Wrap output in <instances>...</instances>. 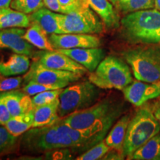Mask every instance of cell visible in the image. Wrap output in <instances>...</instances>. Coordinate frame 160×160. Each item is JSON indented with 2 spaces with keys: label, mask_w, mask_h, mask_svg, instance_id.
<instances>
[{
  "label": "cell",
  "mask_w": 160,
  "mask_h": 160,
  "mask_svg": "<svg viewBox=\"0 0 160 160\" xmlns=\"http://www.w3.org/2000/svg\"><path fill=\"white\" fill-rule=\"evenodd\" d=\"M121 34L128 42L160 44V11L147 9L126 14L120 20Z\"/></svg>",
  "instance_id": "cell-1"
},
{
  "label": "cell",
  "mask_w": 160,
  "mask_h": 160,
  "mask_svg": "<svg viewBox=\"0 0 160 160\" xmlns=\"http://www.w3.org/2000/svg\"><path fill=\"white\" fill-rule=\"evenodd\" d=\"M159 132L160 124L151 106L145 104L142 105L130 120L123 144V157L129 159L136 151Z\"/></svg>",
  "instance_id": "cell-2"
},
{
  "label": "cell",
  "mask_w": 160,
  "mask_h": 160,
  "mask_svg": "<svg viewBox=\"0 0 160 160\" xmlns=\"http://www.w3.org/2000/svg\"><path fill=\"white\" fill-rule=\"evenodd\" d=\"M137 80L149 83L160 81V47L139 46L122 53Z\"/></svg>",
  "instance_id": "cell-3"
},
{
  "label": "cell",
  "mask_w": 160,
  "mask_h": 160,
  "mask_svg": "<svg viewBox=\"0 0 160 160\" xmlns=\"http://www.w3.org/2000/svg\"><path fill=\"white\" fill-rule=\"evenodd\" d=\"M122 113V104L108 98L61 119L72 128L85 129L110 120L117 121Z\"/></svg>",
  "instance_id": "cell-4"
},
{
  "label": "cell",
  "mask_w": 160,
  "mask_h": 160,
  "mask_svg": "<svg viewBox=\"0 0 160 160\" xmlns=\"http://www.w3.org/2000/svg\"><path fill=\"white\" fill-rule=\"evenodd\" d=\"M90 82L99 88L122 91L133 82L131 70L122 59L114 56L105 57L89 75Z\"/></svg>",
  "instance_id": "cell-5"
},
{
  "label": "cell",
  "mask_w": 160,
  "mask_h": 160,
  "mask_svg": "<svg viewBox=\"0 0 160 160\" xmlns=\"http://www.w3.org/2000/svg\"><path fill=\"white\" fill-rule=\"evenodd\" d=\"M57 16L62 33L99 34L104 31L102 21L85 0H79L77 7L69 13H58Z\"/></svg>",
  "instance_id": "cell-6"
},
{
  "label": "cell",
  "mask_w": 160,
  "mask_h": 160,
  "mask_svg": "<svg viewBox=\"0 0 160 160\" xmlns=\"http://www.w3.org/2000/svg\"><path fill=\"white\" fill-rule=\"evenodd\" d=\"M99 96V88L89 80L65 88L59 96V117L62 119L73 112L87 108L93 105Z\"/></svg>",
  "instance_id": "cell-7"
},
{
  "label": "cell",
  "mask_w": 160,
  "mask_h": 160,
  "mask_svg": "<svg viewBox=\"0 0 160 160\" xmlns=\"http://www.w3.org/2000/svg\"><path fill=\"white\" fill-rule=\"evenodd\" d=\"M22 145L31 152H45L64 148L61 136L55 124L32 128L23 133Z\"/></svg>",
  "instance_id": "cell-8"
},
{
  "label": "cell",
  "mask_w": 160,
  "mask_h": 160,
  "mask_svg": "<svg viewBox=\"0 0 160 160\" xmlns=\"http://www.w3.org/2000/svg\"><path fill=\"white\" fill-rule=\"evenodd\" d=\"M82 76V75L74 72L48 68L34 61L24 76L23 79L25 83L28 82H37L52 86L56 89H61L72 82L78 81Z\"/></svg>",
  "instance_id": "cell-9"
},
{
  "label": "cell",
  "mask_w": 160,
  "mask_h": 160,
  "mask_svg": "<svg viewBox=\"0 0 160 160\" xmlns=\"http://www.w3.org/2000/svg\"><path fill=\"white\" fill-rule=\"evenodd\" d=\"M34 57L39 65L48 68L71 71L82 75L88 71L82 65L57 50L37 52Z\"/></svg>",
  "instance_id": "cell-10"
},
{
  "label": "cell",
  "mask_w": 160,
  "mask_h": 160,
  "mask_svg": "<svg viewBox=\"0 0 160 160\" xmlns=\"http://www.w3.org/2000/svg\"><path fill=\"white\" fill-rule=\"evenodd\" d=\"M49 39L55 50L98 48L101 45L99 37L85 33H53Z\"/></svg>",
  "instance_id": "cell-11"
},
{
  "label": "cell",
  "mask_w": 160,
  "mask_h": 160,
  "mask_svg": "<svg viewBox=\"0 0 160 160\" xmlns=\"http://www.w3.org/2000/svg\"><path fill=\"white\" fill-rule=\"evenodd\" d=\"M124 97L136 107L142 105L149 100L160 97V88L157 83L142 81H133L122 90Z\"/></svg>",
  "instance_id": "cell-12"
},
{
  "label": "cell",
  "mask_w": 160,
  "mask_h": 160,
  "mask_svg": "<svg viewBox=\"0 0 160 160\" xmlns=\"http://www.w3.org/2000/svg\"><path fill=\"white\" fill-rule=\"evenodd\" d=\"M23 28H10L0 30V49H10L15 53L32 57L33 45L23 38Z\"/></svg>",
  "instance_id": "cell-13"
},
{
  "label": "cell",
  "mask_w": 160,
  "mask_h": 160,
  "mask_svg": "<svg viewBox=\"0 0 160 160\" xmlns=\"http://www.w3.org/2000/svg\"><path fill=\"white\" fill-rule=\"evenodd\" d=\"M61 52L71 58L89 72L94 71L99 63L105 59V53L103 49L98 48H85L59 49Z\"/></svg>",
  "instance_id": "cell-14"
},
{
  "label": "cell",
  "mask_w": 160,
  "mask_h": 160,
  "mask_svg": "<svg viewBox=\"0 0 160 160\" xmlns=\"http://www.w3.org/2000/svg\"><path fill=\"white\" fill-rule=\"evenodd\" d=\"M0 97L5 102L11 117L23 114L33 109L32 98L20 91H13L0 93Z\"/></svg>",
  "instance_id": "cell-15"
},
{
  "label": "cell",
  "mask_w": 160,
  "mask_h": 160,
  "mask_svg": "<svg viewBox=\"0 0 160 160\" xmlns=\"http://www.w3.org/2000/svg\"><path fill=\"white\" fill-rule=\"evenodd\" d=\"M91 8L99 16L105 27L108 29L118 28L120 18L110 0H85Z\"/></svg>",
  "instance_id": "cell-16"
},
{
  "label": "cell",
  "mask_w": 160,
  "mask_h": 160,
  "mask_svg": "<svg viewBox=\"0 0 160 160\" xmlns=\"http://www.w3.org/2000/svg\"><path fill=\"white\" fill-rule=\"evenodd\" d=\"M59 106V99L58 97L51 102L33 108V128L52 125L57 122L61 119L58 113Z\"/></svg>",
  "instance_id": "cell-17"
},
{
  "label": "cell",
  "mask_w": 160,
  "mask_h": 160,
  "mask_svg": "<svg viewBox=\"0 0 160 160\" xmlns=\"http://www.w3.org/2000/svg\"><path fill=\"white\" fill-rule=\"evenodd\" d=\"M58 13L48 8H42L29 15L31 22H35L45 31L48 34L62 33L60 28Z\"/></svg>",
  "instance_id": "cell-18"
},
{
  "label": "cell",
  "mask_w": 160,
  "mask_h": 160,
  "mask_svg": "<svg viewBox=\"0 0 160 160\" xmlns=\"http://www.w3.org/2000/svg\"><path fill=\"white\" fill-rule=\"evenodd\" d=\"M130 120H131V117L129 115L122 117L113 126L105 139V143L110 147V148L118 151L122 155L124 141L125 139L126 132Z\"/></svg>",
  "instance_id": "cell-19"
},
{
  "label": "cell",
  "mask_w": 160,
  "mask_h": 160,
  "mask_svg": "<svg viewBox=\"0 0 160 160\" xmlns=\"http://www.w3.org/2000/svg\"><path fill=\"white\" fill-rule=\"evenodd\" d=\"M30 67L31 62L28 56L14 53L7 61L0 62V75L10 77L24 74L27 73Z\"/></svg>",
  "instance_id": "cell-20"
},
{
  "label": "cell",
  "mask_w": 160,
  "mask_h": 160,
  "mask_svg": "<svg viewBox=\"0 0 160 160\" xmlns=\"http://www.w3.org/2000/svg\"><path fill=\"white\" fill-rule=\"evenodd\" d=\"M31 24L29 16L13 8H0V30L10 28H27Z\"/></svg>",
  "instance_id": "cell-21"
},
{
  "label": "cell",
  "mask_w": 160,
  "mask_h": 160,
  "mask_svg": "<svg viewBox=\"0 0 160 160\" xmlns=\"http://www.w3.org/2000/svg\"><path fill=\"white\" fill-rule=\"evenodd\" d=\"M47 34L38 24L31 22L29 28L23 35V38L39 49L43 51H54L55 49L52 46Z\"/></svg>",
  "instance_id": "cell-22"
},
{
  "label": "cell",
  "mask_w": 160,
  "mask_h": 160,
  "mask_svg": "<svg viewBox=\"0 0 160 160\" xmlns=\"http://www.w3.org/2000/svg\"><path fill=\"white\" fill-rule=\"evenodd\" d=\"M33 125V112L32 110L23 114L12 117L4 126L12 135L18 137L32 128Z\"/></svg>",
  "instance_id": "cell-23"
},
{
  "label": "cell",
  "mask_w": 160,
  "mask_h": 160,
  "mask_svg": "<svg viewBox=\"0 0 160 160\" xmlns=\"http://www.w3.org/2000/svg\"><path fill=\"white\" fill-rule=\"evenodd\" d=\"M129 159L160 160V132L136 151Z\"/></svg>",
  "instance_id": "cell-24"
},
{
  "label": "cell",
  "mask_w": 160,
  "mask_h": 160,
  "mask_svg": "<svg viewBox=\"0 0 160 160\" xmlns=\"http://www.w3.org/2000/svg\"><path fill=\"white\" fill-rule=\"evenodd\" d=\"M116 10L123 14L154 8V0H110Z\"/></svg>",
  "instance_id": "cell-25"
},
{
  "label": "cell",
  "mask_w": 160,
  "mask_h": 160,
  "mask_svg": "<svg viewBox=\"0 0 160 160\" xmlns=\"http://www.w3.org/2000/svg\"><path fill=\"white\" fill-rule=\"evenodd\" d=\"M43 0H12L11 8L25 14H31L43 8Z\"/></svg>",
  "instance_id": "cell-26"
},
{
  "label": "cell",
  "mask_w": 160,
  "mask_h": 160,
  "mask_svg": "<svg viewBox=\"0 0 160 160\" xmlns=\"http://www.w3.org/2000/svg\"><path fill=\"white\" fill-rule=\"evenodd\" d=\"M110 147L107 145L105 140H102L97 145L84 152L82 154L77 158V160H96L100 159L107 154L110 151Z\"/></svg>",
  "instance_id": "cell-27"
},
{
  "label": "cell",
  "mask_w": 160,
  "mask_h": 160,
  "mask_svg": "<svg viewBox=\"0 0 160 160\" xmlns=\"http://www.w3.org/2000/svg\"><path fill=\"white\" fill-rule=\"evenodd\" d=\"M62 89L63 88L49 90V91L41 92V93L34 95L33 97L32 98L33 108L51 102L52 101H53V100L59 97L60 93L62 91Z\"/></svg>",
  "instance_id": "cell-28"
},
{
  "label": "cell",
  "mask_w": 160,
  "mask_h": 160,
  "mask_svg": "<svg viewBox=\"0 0 160 160\" xmlns=\"http://www.w3.org/2000/svg\"><path fill=\"white\" fill-rule=\"evenodd\" d=\"M17 137L12 135L4 125H0V153L8 150L16 143Z\"/></svg>",
  "instance_id": "cell-29"
},
{
  "label": "cell",
  "mask_w": 160,
  "mask_h": 160,
  "mask_svg": "<svg viewBox=\"0 0 160 160\" xmlns=\"http://www.w3.org/2000/svg\"><path fill=\"white\" fill-rule=\"evenodd\" d=\"M23 77H8L0 80V93L11 91L19 88L23 81Z\"/></svg>",
  "instance_id": "cell-30"
},
{
  "label": "cell",
  "mask_w": 160,
  "mask_h": 160,
  "mask_svg": "<svg viewBox=\"0 0 160 160\" xmlns=\"http://www.w3.org/2000/svg\"><path fill=\"white\" fill-rule=\"evenodd\" d=\"M49 90H57L55 88L52 86L46 85L44 84H41L37 82H28L25 83V87L23 88L22 91L25 92L29 96H34L41 92L49 91Z\"/></svg>",
  "instance_id": "cell-31"
},
{
  "label": "cell",
  "mask_w": 160,
  "mask_h": 160,
  "mask_svg": "<svg viewBox=\"0 0 160 160\" xmlns=\"http://www.w3.org/2000/svg\"><path fill=\"white\" fill-rule=\"evenodd\" d=\"M11 118V113L8 109L5 102L0 97V125H5Z\"/></svg>",
  "instance_id": "cell-32"
},
{
  "label": "cell",
  "mask_w": 160,
  "mask_h": 160,
  "mask_svg": "<svg viewBox=\"0 0 160 160\" xmlns=\"http://www.w3.org/2000/svg\"><path fill=\"white\" fill-rule=\"evenodd\" d=\"M44 6L52 11L63 13V9L60 5L59 0H43Z\"/></svg>",
  "instance_id": "cell-33"
},
{
  "label": "cell",
  "mask_w": 160,
  "mask_h": 160,
  "mask_svg": "<svg viewBox=\"0 0 160 160\" xmlns=\"http://www.w3.org/2000/svg\"><path fill=\"white\" fill-rule=\"evenodd\" d=\"M63 9V13H68L77 7L79 0H59Z\"/></svg>",
  "instance_id": "cell-34"
},
{
  "label": "cell",
  "mask_w": 160,
  "mask_h": 160,
  "mask_svg": "<svg viewBox=\"0 0 160 160\" xmlns=\"http://www.w3.org/2000/svg\"><path fill=\"white\" fill-rule=\"evenodd\" d=\"M152 111H153V114H154L155 117L157 118V119L158 120L160 124V99L157 100V102H155L153 103V106L151 107Z\"/></svg>",
  "instance_id": "cell-35"
},
{
  "label": "cell",
  "mask_w": 160,
  "mask_h": 160,
  "mask_svg": "<svg viewBox=\"0 0 160 160\" xmlns=\"http://www.w3.org/2000/svg\"><path fill=\"white\" fill-rule=\"evenodd\" d=\"M12 0H0V8H8L11 6Z\"/></svg>",
  "instance_id": "cell-36"
},
{
  "label": "cell",
  "mask_w": 160,
  "mask_h": 160,
  "mask_svg": "<svg viewBox=\"0 0 160 160\" xmlns=\"http://www.w3.org/2000/svg\"><path fill=\"white\" fill-rule=\"evenodd\" d=\"M154 8L160 11V0H154Z\"/></svg>",
  "instance_id": "cell-37"
},
{
  "label": "cell",
  "mask_w": 160,
  "mask_h": 160,
  "mask_svg": "<svg viewBox=\"0 0 160 160\" xmlns=\"http://www.w3.org/2000/svg\"><path fill=\"white\" fill-rule=\"evenodd\" d=\"M155 83H157V85L159 86V88H160V81L157 82H155Z\"/></svg>",
  "instance_id": "cell-38"
}]
</instances>
